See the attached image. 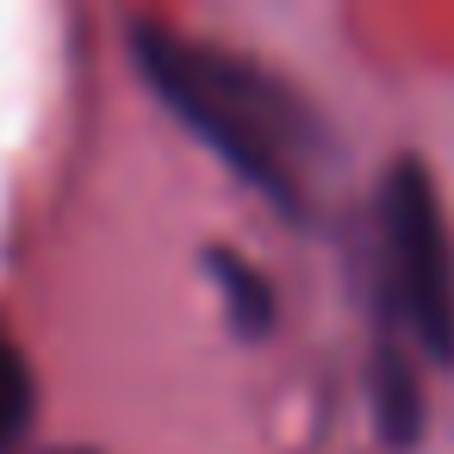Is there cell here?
I'll return each mask as SVG.
<instances>
[{
    "mask_svg": "<svg viewBox=\"0 0 454 454\" xmlns=\"http://www.w3.org/2000/svg\"><path fill=\"white\" fill-rule=\"evenodd\" d=\"M26 423H32V373H26V355L0 330V442H13Z\"/></svg>",
    "mask_w": 454,
    "mask_h": 454,
    "instance_id": "3",
    "label": "cell"
},
{
    "mask_svg": "<svg viewBox=\"0 0 454 454\" xmlns=\"http://www.w3.org/2000/svg\"><path fill=\"white\" fill-rule=\"evenodd\" d=\"M137 69L150 75L162 106L193 137H206L249 187H262L286 212L305 206L311 175L324 162V131L286 82H274L268 69L231 51L156 32V26L137 32Z\"/></svg>",
    "mask_w": 454,
    "mask_h": 454,
    "instance_id": "1",
    "label": "cell"
},
{
    "mask_svg": "<svg viewBox=\"0 0 454 454\" xmlns=\"http://www.w3.org/2000/svg\"><path fill=\"white\" fill-rule=\"evenodd\" d=\"M373 262L386 317L429 355L454 361V237L417 162H398L373 200Z\"/></svg>",
    "mask_w": 454,
    "mask_h": 454,
    "instance_id": "2",
    "label": "cell"
},
{
    "mask_svg": "<svg viewBox=\"0 0 454 454\" xmlns=\"http://www.w3.org/2000/svg\"><path fill=\"white\" fill-rule=\"evenodd\" d=\"M380 423L392 429V435H411V423H417V392H411V373L392 361V355H380Z\"/></svg>",
    "mask_w": 454,
    "mask_h": 454,
    "instance_id": "4",
    "label": "cell"
}]
</instances>
